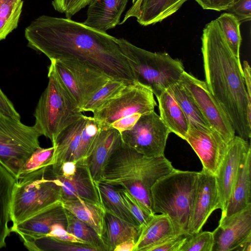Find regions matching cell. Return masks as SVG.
I'll list each match as a JSON object with an SVG mask.
<instances>
[{"mask_svg": "<svg viewBox=\"0 0 251 251\" xmlns=\"http://www.w3.org/2000/svg\"><path fill=\"white\" fill-rule=\"evenodd\" d=\"M25 36L28 47L44 53L50 60L76 59L127 85L138 81L117 38L83 23L42 15L25 28Z\"/></svg>", "mask_w": 251, "mask_h": 251, "instance_id": "cell-1", "label": "cell"}, {"mask_svg": "<svg viewBox=\"0 0 251 251\" xmlns=\"http://www.w3.org/2000/svg\"><path fill=\"white\" fill-rule=\"evenodd\" d=\"M201 39L206 85L235 132L248 140L251 136V97L247 93L240 60L229 47L216 19L206 25Z\"/></svg>", "mask_w": 251, "mask_h": 251, "instance_id": "cell-2", "label": "cell"}, {"mask_svg": "<svg viewBox=\"0 0 251 251\" xmlns=\"http://www.w3.org/2000/svg\"><path fill=\"white\" fill-rule=\"evenodd\" d=\"M175 169L164 155L149 157L122 142L110 157L97 181L126 189L153 213L151 188L158 179Z\"/></svg>", "mask_w": 251, "mask_h": 251, "instance_id": "cell-3", "label": "cell"}, {"mask_svg": "<svg viewBox=\"0 0 251 251\" xmlns=\"http://www.w3.org/2000/svg\"><path fill=\"white\" fill-rule=\"evenodd\" d=\"M198 176V172L175 169L151 188L153 213L168 216L176 234H188Z\"/></svg>", "mask_w": 251, "mask_h": 251, "instance_id": "cell-4", "label": "cell"}, {"mask_svg": "<svg viewBox=\"0 0 251 251\" xmlns=\"http://www.w3.org/2000/svg\"><path fill=\"white\" fill-rule=\"evenodd\" d=\"M48 76V85L35 110L33 126L53 145L63 130L83 114L51 63Z\"/></svg>", "mask_w": 251, "mask_h": 251, "instance_id": "cell-5", "label": "cell"}, {"mask_svg": "<svg viewBox=\"0 0 251 251\" xmlns=\"http://www.w3.org/2000/svg\"><path fill=\"white\" fill-rule=\"evenodd\" d=\"M121 50L138 81L148 86L156 98L179 81L184 70L182 62L166 52H152L124 38H117Z\"/></svg>", "mask_w": 251, "mask_h": 251, "instance_id": "cell-6", "label": "cell"}, {"mask_svg": "<svg viewBox=\"0 0 251 251\" xmlns=\"http://www.w3.org/2000/svg\"><path fill=\"white\" fill-rule=\"evenodd\" d=\"M59 201H61L60 188L51 166L41 168L16 180L11 203L12 226Z\"/></svg>", "mask_w": 251, "mask_h": 251, "instance_id": "cell-7", "label": "cell"}, {"mask_svg": "<svg viewBox=\"0 0 251 251\" xmlns=\"http://www.w3.org/2000/svg\"><path fill=\"white\" fill-rule=\"evenodd\" d=\"M41 136L34 126L0 113V163L15 178L26 160L40 147Z\"/></svg>", "mask_w": 251, "mask_h": 251, "instance_id": "cell-8", "label": "cell"}, {"mask_svg": "<svg viewBox=\"0 0 251 251\" xmlns=\"http://www.w3.org/2000/svg\"><path fill=\"white\" fill-rule=\"evenodd\" d=\"M101 124L93 117L82 115L58 136L52 159L53 172L66 161L87 160L96 143Z\"/></svg>", "mask_w": 251, "mask_h": 251, "instance_id": "cell-9", "label": "cell"}, {"mask_svg": "<svg viewBox=\"0 0 251 251\" xmlns=\"http://www.w3.org/2000/svg\"><path fill=\"white\" fill-rule=\"evenodd\" d=\"M50 61L80 109L111 79L87 62L73 58Z\"/></svg>", "mask_w": 251, "mask_h": 251, "instance_id": "cell-10", "label": "cell"}, {"mask_svg": "<svg viewBox=\"0 0 251 251\" xmlns=\"http://www.w3.org/2000/svg\"><path fill=\"white\" fill-rule=\"evenodd\" d=\"M157 103L151 90L138 81L126 85L115 97L94 111L93 117L101 124L110 126L122 118L136 113L154 111Z\"/></svg>", "mask_w": 251, "mask_h": 251, "instance_id": "cell-11", "label": "cell"}, {"mask_svg": "<svg viewBox=\"0 0 251 251\" xmlns=\"http://www.w3.org/2000/svg\"><path fill=\"white\" fill-rule=\"evenodd\" d=\"M170 130L154 111L141 115L134 126L121 133L123 142L149 157L164 155Z\"/></svg>", "mask_w": 251, "mask_h": 251, "instance_id": "cell-12", "label": "cell"}, {"mask_svg": "<svg viewBox=\"0 0 251 251\" xmlns=\"http://www.w3.org/2000/svg\"><path fill=\"white\" fill-rule=\"evenodd\" d=\"M179 82L189 92L209 126L218 132L226 142L230 141L235 135V131L205 81L184 71Z\"/></svg>", "mask_w": 251, "mask_h": 251, "instance_id": "cell-13", "label": "cell"}, {"mask_svg": "<svg viewBox=\"0 0 251 251\" xmlns=\"http://www.w3.org/2000/svg\"><path fill=\"white\" fill-rule=\"evenodd\" d=\"M185 140L199 157L202 170L215 176L229 142L211 127L192 124H189Z\"/></svg>", "mask_w": 251, "mask_h": 251, "instance_id": "cell-14", "label": "cell"}, {"mask_svg": "<svg viewBox=\"0 0 251 251\" xmlns=\"http://www.w3.org/2000/svg\"><path fill=\"white\" fill-rule=\"evenodd\" d=\"M248 140L235 135L229 142L226 155L215 176L223 215L236 180L240 163L250 149Z\"/></svg>", "mask_w": 251, "mask_h": 251, "instance_id": "cell-15", "label": "cell"}, {"mask_svg": "<svg viewBox=\"0 0 251 251\" xmlns=\"http://www.w3.org/2000/svg\"><path fill=\"white\" fill-rule=\"evenodd\" d=\"M221 208L215 176L202 170L198 172L194 205L188 234L201 231L211 214Z\"/></svg>", "mask_w": 251, "mask_h": 251, "instance_id": "cell-16", "label": "cell"}, {"mask_svg": "<svg viewBox=\"0 0 251 251\" xmlns=\"http://www.w3.org/2000/svg\"><path fill=\"white\" fill-rule=\"evenodd\" d=\"M53 174L60 188L62 201L81 200L102 206L97 181L92 176L87 160L77 161L76 171L71 176Z\"/></svg>", "mask_w": 251, "mask_h": 251, "instance_id": "cell-17", "label": "cell"}, {"mask_svg": "<svg viewBox=\"0 0 251 251\" xmlns=\"http://www.w3.org/2000/svg\"><path fill=\"white\" fill-rule=\"evenodd\" d=\"M212 232V251H234L251 236V204L233 215L221 218L218 226Z\"/></svg>", "mask_w": 251, "mask_h": 251, "instance_id": "cell-18", "label": "cell"}, {"mask_svg": "<svg viewBox=\"0 0 251 251\" xmlns=\"http://www.w3.org/2000/svg\"><path fill=\"white\" fill-rule=\"evenodd\" d=\"M66 210L59 201L39 211L22 223L11 227V231L18 234L23 242L44 238L55 224H61L66 228Z\"/></svg>", "mask_w": 251, "mask_h": 251, "instance_id": "cell-19", "label": "cell"}, {"mask_svg": "<svg viewBox=\"0 0 251 251\" xmlns=\"http://www.w3.org/2000/svg\"><path fill=\"white\" fill-rule=\"evenodd\" d=\"M188 0H137L127 10L120 25L130 18L147 26L162 21L176 12Z\"/></svg>", "mask_w": 251, "mask_h": 251, "instance_id": "cell-20", "label": "cell"}, {"mask_svg": "<svg viewBox=\"0 0 251 251\" xmlns=\"http://www.w3.org/2000/svg\"><path fill=\"white\" fill-rule=\"evenodd\" d=\"M128 0H92L83 24L95 30L106 32L120 25Z\"/></svg>", "mask_w": 251, "mask_h": 251, "instance_id": "cell-21", "label": "cell"}, {"mask_svg": "<svg viewBox=\"0 0 251 251\" xmlns=\"http://www.w3.org/2000/svg\"><path fill=\"white\" fill-rule=\"evenodd\" d=\"M122 142L120 132L110 126L101 124L100 131L96 143L87 160L90 171L95 181L99 180L110 157Z\"/></svg>", "mask_w": 251, "mask_h": 251, "instance_id": "cell-22", "label": "cell"}, {"mask_svg": "<svg viewBox=\"0 0 251 251\" xmlns=\"http://www.w3.org/2000/svg\"><path fill=\"white\" fill-rule=\"evenodd\" d=\"M251 204V149L245 154L225 213L221 218L233 215Z\"/></svg>", "mask_w": 251, "mask_h": 251, "instance_id": "cell-23", "label": "cell"}, {"mask_svg": "<svg viewBox=\"0 0 251 251\" xmlns=\"http://www.w3.org/2000/svg\"><path fill=\"white\" fill-rule=\"evenodd\" d=\"M161 120L171 132L185 140L189 128L188 120L176 101L171 87L164 91L158 98Z\"/></svg>", "mask_w": 251, "mask_h": 251, "instance_id": "cell-24", "label": "cell"}, {"mask_svg": "<svg viewBox=\"0 0 251 251\" xmlns=\"http://www.w3.org/2000/svg\"><path fill=\"white\" fill-rule=\"evenodd\" d=\"M175 235L176 233L169 217L155 214L142 227L133 251H146L149 247Z\"/></svg>", "mask_w": 251, "mask_h": 251, "instance_id": "cell-25", "label": "cell"}, {"mask_svg": "<svg viewBox=\"0 0 251 251\" xmlns=\"http://www.w3.org/2000/svg\"><path fill=\"white\" fill-rule=\"evenodd\" d=\"M141 230L140 227L106 212L103 240L107 251H114L117 245L127 241L136 242Z\"/></svg>", "mask_w": 251, "mask_h": 251, "instance_id": "cell-26", "label": "cell"}, {"mask_svg": "<svg viewBox=\"0 0 251 251\" xmlns=\"http://www.w3.org/2000/svg\"><path fill=\"white\" fill-rule=\"evenodd\" d=\"M62 202L67 210L92 227L103 240L106 211L102 206L81 200Z\"/></svg>", "mask_w": 251, "mask_h": 251, "instance_id": "cell-27", "label": "cell"}, {"mask_svg": "<svg viewBox=\"0 0 251 251\" xmlns=\"http://www.w3.org/2000/svg\"><path fill=\"white\" fill-rule=\"evenodd\" d=\"M15 177L0 163V249L6 246L11 227V203Z\"/></svg>", "mask_w": 251, "mask_h": 251, "instance_id": "cell-28", "label": "cell"}, {"mask_svg": "<svg viewBox=\"0 0 251 251\" xmlns=\"http://www.w3.org/2000/svg\"><path fill=\"white\" fill-rule=\"evenodd\" d=\"M97 183L101 203L105 211L140 227L120 197L117 187L100 181H97Z\"/></svg>", "mask_w": 251, "mask_h": 251, "instance_id": "cell-29", "label": "cell"}, {"mask_svg": "<svg viewBox=\"0 0 251 251\" xmlns=\"http://www.w3.org/2000/svg\"><path fill=\"white\" fill-rule=\"evenodd\" d=\"M66 213V229L69 233L84 241L96 251H107L104 240L92 227L67 210Z\"/></svg>", "mask_w": 251, "mask_h": 251, "instance_id": "cell-30", "label": "cell"}, {"mask_svg": "<svg viewBox=\"0 0 251 251\" xmlns=\"http://www.w3.org/2000/svg\"><path fill=\"white\" fill-rule=\"evenodd\" d=\"M171 88L175 100L184 112L189 124L210 127L194 100L179 81Z\"/></svg>", "mask_w": 251, "mask_h": 251, "instance_id": "cell-31", "label": "cell"}, {"mask_svg": "<svg viewBox=\"0 0 251 251\" xmlns=\"http://www.w3.org/2000/svg\"><path fill=\"white\" fill-rule=\"evenodd\" d=\"M23 4V0H0V41L17 27Z\"/></svg>", "mask_w": 251, "mask_h": 251, "instance_id": "cell-32", "label": "cell"}, {"mask_svg": "<svg viewBox=\"0 0 251 251\" xmlns=\"http://www.w3.org/2000/svg\"><path fill=\"white\" fill-rule=\"evenodd\" d=\"M24 246L32 251H96L86 244L75 243L44 238L24 243Z\"/></svg>", "mask_w": 251, "mask_h": 251, "instance_id": "cell-33", "label": "cell"}, {"mask_svg": "<svg viewBox=\"0 0 251 251\" xmlns=\"http://www.w3.org/2000/svg\"><path fill=\"white\" fill-rule=\"evenodd\" d=\"M127 85L122 81L110 79L83 105L82 112H94L118 95Z\"/></svg>", "mask_w": 251, "mask_h": 251, "instance_id": "cell-34", "label": "cell"}, {"mask_svg": "<svg viewBox=\"0 0 251 251\" xmlns=\"http://www.w3.org/2000/svg\"><path fill=\"white\" fill-rule=\"evenodd\" d=\"M216 20L229 47L234 55L240 59L242 41L240 23L234 15L227 12L222 13Z\"/></svg>", "mask_w": 251, "mask_h": 251, "instance_id": "cell-35", "label": "cell"}, {"mask_svg": "<svg viewBox=\"0 0 251 251\" xmlns=\"http://www.w3.org/2000/svg\"><path fill=\"white\" fill-rule=\"evenodd\" d=\"M54 151V147L37 148L26 160L20 170L16 179H20L25 176L41 168L51 166L52 159Z\"/></svg>", "mask_w": 251, "mask_h": 251, "instance_id": "cell-36", "label": "cell"}, {"mask_svg": "<svg viewBox=\"0 0 251 251\" xmlns=\"http://www.w3.org/2000/svg\"><path fill=\"white\" fill-rule=\"evenodd\" d=\"M117 190L124 203L142 228L154 214L147 209L126 189L117 187Z\"/></svg>", "mask_w": 251, "mask_h": 251, "instance_id": "cell-37", "label": "cell"}, {"mask_svg": "<svg viewBox=\"0 0 251 251\" xmlns=\"http://www.w3.org/2000/svg\"><path fill=\"white\" fill-rule=\"evenodd\" d=\"M213 246V232L201 231L190 235L179 251H212Z\"/></svg>", "mask_w": 251, "mask_h": 251, "instance_id": "cell-38", "label": "cell"}, {"mask_svg": "<svg viewBox=\"0 0 251 251\" xmlns=\"http://www.w3.org/2000/svg\"><path fill=\"white\" fill-rule=\"evenodd\" d=\"M92 0H52L53 8L63 13L65 18L71 19L76 13L88 5Z\"/></svg>", "mask_w": 251, "mask_h": 251, "instance_id": "cell-39", "label": "cell"}, {"mask_svg": "<svg viewBox=\"0 0 251 251\" xmlns=\"http://www.w3.org/2000/svg\"><path fill=\"white\" fill-rule=\"evenodd\" d=\"M189 234H176L149 247L146 251H179Z\"/></svg>", "mask_w": 251, "mask_h": 251, "instance_id": "cell-40", "label": "cell"}, {"mask_svg": "<svg viewBox=\"0 0 251 251\" xmlns=\"http://www.w3.org/2000/svg\"><path fill=\"white\" fill-rule=\"evenodd\" d=\"M251 0H234L231 6L226 11L234 15L239 23L251 19Z\"/></svg>", "mask_w": 251, "mask_h": 251, "instance_id": "cell-41", "label": "cell"}, {"mask_svg": "<svg viewBox=\"0 0 251 251\" xmlns=\"http://www.w3.org/2000/svg\"><path fill=\"white\" fill-rule=\"evenodd\" d=\"M141 115L139 113H136L122 118L113 122L110 126L120 133L131 129L138 121Z\"/></svg>", "mask_w": 251, "mask_h": 251, "instance_id": "cell-42", "label": "cell"}, {"mask_svg": "<svg viewBox=\"0 0 251 251\" xmlns=\"http://www.w3.org/2000/svg\"><path fill=\"white\" fill-rule=\"evenodd\" d=\"M204 9L218 11L226 10L232 5L234 0H195Z\"/></svg>", "mask_w": 251, "mask_h": 251, "instance_id": "cell-43", "label": "cell"}, {"mask_svg": "<svg viewBox=\"0 0 251 251\" xmlns=\"http://www.w3.org/2000/svg\"><path fill=\"white\" fill-rule=\"evenodd\" d=\"M0 113L9 117L20 119V115L12 102L0 88Z\"/></svg>", "mask_w": 251, "mask_h": 251, "instance_id": "cell-44", "label": "cell"}, {"mask_svg": "<svg viewBox=\"0 0 251 251\" xmlns=\"http://www.w3.org/2000/svg\"><path fill=\"white\" fill-rule=\"evenodd\" d=\"M243 73L248 94L250 97H251V67L247 61H244Z\"/></svg>", "mask_w": 251, "mask_h": 251, "instance_id": "cell-45", "label": "cell"}, {"mask_svg": "<svg viewBox=\"0 0 251 251\" xmlns=\"http://www.w3.org/2000/svg\"><path fill=\"white\" fill-rule=\"evenodd\" d=\"M136 242L129 240L117 245L114 251H133Z\"/></svg>", "mask_w": 251, "mask_h": 251, "instance_id": "cell-46", "label": "cell"}, {"mask_svg": "<svg viewBox=\"0 0 251 251\" xmlns=\"http://www.w3.org/2000/svg\"><path fill=\"white\" fill-rule=\"evenodd\" d=\"M251 236L249 237L239 245L234 251H251Z\"/></svg>", "mask_w": 251, "mask_h": 251, "instance_id": "cell-47", "label": "cell"}, {"mask_svg": "<svg viewBox=\"0 0 251 251\" xmlns=\"http://www.w3.org/2000/svg\"><path fill=\"white\" fill-rule=\"evenodd\" d=\"M137 0H132V4L134 3Z\"/></svg>", "mask_w": 251, "mask_h": 251, "instance_id": "cell-48", "label": "cell"}]
</instances>
